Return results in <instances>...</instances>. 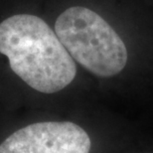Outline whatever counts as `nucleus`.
<instances>
[{
    "label": "nucleus",
    "instance_id": "obj_2",
    "mask_svg": "<svg viewBox=\"0 0 153 153\" xmlns=\"http://www.w3.org/2000/svg\"><path fill=\"white\" fill-rule=\"evenodd\" d=\"M55 33L73 59L94 75L115 76L126 65L127 50L122 39L91 9H67L58 17Z\"/></svg>",
    "mask_w": 153,
    "mask_h": 153
},
{
    "label": "nucleus",
    "instance_id": "obj_3",
    "mask_svg": "<svg viewBox=\"0 0 153 153\" xmlns=\"http://www.w3.org/2000/svg\"><path fill=\"white\" fill-rule=\"evenodd\" d=\"M84 128L70 121H44L22 127L0 144V153H90Z\"/></svg>",
    "mask_w": 153,
    "mask_h": 153
},
{
    "label": "nucleus",
    "instance_id": "obj_1",
    "mask_svg": "<svg viewBox=\"0 0 153 153\" xmlns=\"http://www.w3.org/2000/svg\"><path fill=\"white\" fill-rule=\"evenodd\" d=\"M0 53L29 87L57 93L75 79L76 67L53 30L35 15L18 14L0 23Z\"/></svg>",
    "mask_w": 153,
    "mask_h": 153
}]
</instances>
